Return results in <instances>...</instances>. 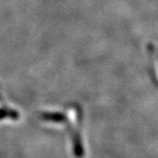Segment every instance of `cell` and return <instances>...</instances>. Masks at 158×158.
Masks as SVG:
<instances>
[{
    "label": "cell",
    "mask_w": 158,
    "mask_h": 158,
    "mask_svg": "<svg viewBox=\"0 0 158 158\" xmlns=\"http://www.w3.org/2000/svg\"><path fill=\"white\" fill-rule=\"evenodd\" d=\"M15 113L12 112H7V111H0V118L2 117H6V116H13Z\"/></svg>",
    "instance_id": "6da1fadb"
}]
</instances>
